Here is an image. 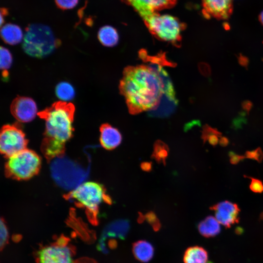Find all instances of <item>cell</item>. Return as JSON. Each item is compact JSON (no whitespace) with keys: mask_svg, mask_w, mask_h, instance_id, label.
<instances>
[{"mask_svg":"<svg viewBox=\"0 0 263 263\" xmlns=\"http://www.w3.org/2000/svg\"><path fill=\"white\" fill-rule=\"evenodd\" d=\"M119 88L133 114L155 109L164 94L175 98L167 73L160 65L157 68L144 65L126 68Z\"/></svg>","mask_w":263,"mask_h":263,"instance_id":"1","label":"cell"},{"mask_svg":"<svg viewBox=\"0 0 263 263\" xmlns=\"http://www.w3.org/2000/svg\"><path fill=\"white\" fill-rule=\"evenodd\" d=\"M75 112L73 104L59 101L38 113L45 122L41 151L48 161L64 154L66 143L73 135Z\"/></svg>","mask_w":263,"mask_h":263,"instance_id":"2","label":"cell"},{"mask_svg":"<svg viewBox=\"0 0 263 263\" xmlns=\"http://www.w3.org/2000/svg\"><path fill=\"white\" fill-rule=\"evenodd\" d=\"M64 197L67 200H74L77 207L84 208L88 219L94 225L98 223L100 205L103 202L109 205L112 203L104 187L95 182L79 184Z\"/></svg>","mask_w":263,"mask_h":263,"instance_id":"3","label":"cell"},{"mask_svg":"<svg viewBox=\"0 0 263 263\" xmlns=\"http://www.w3.org/2000/svg\"><path fill=\"white\" fill-rule=\"evenodd\" d=\"M60 44L49 26L34 23L26 28L22 48L28 55L42 58L50 55Z\"/></svg>","mask_w":263,"mask_h":263,"instance_id":"4","label":"cell"},{"mask_svg":"<svg viewBox=\"0 0 263 263\" xmlns=\"http://www.w3.org/2000/svg\"><path fill=\"white\" fill-rule=\"evenodd\" d=\"M150 33L161 40L173 45H179L181 33L186 25L179 19L170 15L151 13L142 19Z\"/></svg>","mask_w":263,"mask_h":263,"instance_id":"5","label":"cell"},{"mask_svg":"<svg viewBox=\"0 0 263 263\" xmlns=\"http://www.w3.org/2000/svg\"><path fill=\"white\" fill-rule=\"evenodd\" d=\"M41 165L40 156L35 151L26 149L7 158L4 172L8 178L26 180L38 173Z\"/></svg>","mask_w":263,"mask_h":263,"instance_id":"6","label":"cell"},{"mask_svg":"<svg viewBox=\"0 0 263 263\" xmlns=\"http://www.w3.org/2000/svg\"><path fill=\"white\" fill-rule=\"evenodd\" d=\"M28 140L19 124H7L1 129L0 151L7 158L27 149Z\"/></svg>","mask_w":263,"mask_h":263,"instance_id":"7","label":"cell"},{"mask_svg":"<svg viewBox=\"0 0 263 263\" xmlns=\"http://www.w3.org/2000/svg\"><path fill=\"white\" fill-rule=\"evenodd\" d=\"M74 248L61 237L55 243L40 248L37 252L38 263H77L75 261Z\"/></svg>","mask_w":263,"mask_h":263,"instance_id":"8","label":"cell"},{"mask_svg":"<svg viewBox=\"0 0 263 263\" xmlns=\"http://www.w3.org/2000/svg\"><path fill=\"white\" fill-rule=\"evenodd\" d=\"M10 111L13 116L19 122H29L36 117L37 107L31 98L18 96L12 101Z\"/></svg>","mask_w":263,"mask_h":263,"instance_id":"9","label":"cell"},{"mask_svg":"<svg viewBox=\"0 0 263 263\" xmlns=\"http://www.w3.org/2000/svg\"><path fill=\"white\" fill-rule=\"evenodd\" d=\"M132 6L143 19L158 11L174 7L177 0H120Z\"/></svg>","mask_w":263,"mask_h":263,"instance_id":"10","label":"cell"},{"mask_svg":"<svg viewBox=\"0 0 263 263\" xmlns=\"http://www.w3.org/2000/svg\"><path fill=\"white\" fill-rule=\"evenodd\" d=\"M210 209L215 212V217L219 223L226 228L239 221L240 209L236 203L224 201L210 207Z\"/></svg>","mask_w":263,"mask_h":263,"instance_id":"11","label":"cell"},{"mask_svg":"<svg viewBox=\"0 0 263 263\" xmlns=\"http://www.w3.org/2000/svg\"><path fill=\"white\" fill-rule=\"evenodd\" d=\"M202 13L206 18L228 19L232 13V0H202Z\"/></svg>","mask_w":263,"mask_h":263,"instance_id":"12","label":"cell"},{"mask_svg":"<svg viewBox=\"0 0 263 263\" xmlns=\"http://www.w3.org/2000/svg\"><path fill=\"white\" fill-rule=\"evenodd\" d=\"M122 139V135L116 128L107 123L100 126L99 141L106 150L115 149L120 144Z\"/></svg>","mask_w":263,"mask_h":263,"instance_id":"13","label":"cell"},{"mask_svg":"<svg viewBox=\"0 0 263 263\" xmlns=\"http://www.w3.org/2000/svg\"><path fill=\"white\" fill-rule=\"evenodd\" d=\"M130 229V223L127 220H117L110 223L104 229L100 239L108 238L124 239Z\"/></svg>","mask_w":263,"mask_h":263,"instance_id":"14","label":"cell"},{"mask_svg":"<svg viewBox=\"0 0 263 263\" xmlns=\"http://www.w3.org/2000/svg\"><path fill=\"white\" fill-rule=\"evenodd\" d=\"M1 38L4 42L9 45H16L22 39L23 33L17 25L7 23L4 25L0 30Z\"/></svg>","mask_w":263,"mask_h":263,"instance_id":"15","label":"cell"},{"mask_svg":"<svg viewBox=\"0 0 263 263\" xmlns=\"http://www.w3.org/2000/svg\"><path fill=\"white\" fill-rule=\"evenodd\" d=\"M132 253L137 260L142 263H147L152 258L154 248L148 241L139 240L133 244Z\"/></svg>","mask_w":263,"mask_h":263,"instance_id":"16","label":"cell"},{"mask_svg":"<svg viewBox=\"0 0 263 263\" xmlns=\"http://www.w3.org/2000/svg\"><path fill=\"white\" fill-rule=\"evenodd\" d=\"M220 224L215 217L208 216L199 223L198 228L202 236L207 238L212 237L216 236L220 232Z\"/></svg>","mask_w":263,"mask_h":263,"instance_id":"17","label":"cell"},{"mask_svg":"<svg viewBox=\"0 0 263 263\" xmlns=\"http://www.w3.org/2000/svg\"><path fill=\"white\" fill-rule=\"evenodd\" d=\"M207 251L199 246L188 248L186 250L183 258L184 263H207Z\"/></svg>","mask_w":263,"mask_h":263,"instance_id":"18","label":"cell"},{"mask_svg":"<svg viewBox=\"0 0 263 263\" xmlns=\"http://www.w3.org/2000/svg\"><path fill=\"white\" fill-rule=\"evenodd\" d=\"M98 39L101 43L107 47H113L118 43L119 36L116 30L109 25L102 26L98 32Z\"/></svg>","mask_w":263,"mask_h":263,"instance_id":"19","label":"cell"},{"mask_svg":"<svg viewBox=\"0 0 263 263\" xmlns=\"http://www.w3.org/2000/svg\"><path fill=\"white\" fill-rule=\"evenodd\" d=\"M12 63V56L10 51L5 47H0V69L2 71V79L7 81L9 77L8 70Z\"/></svg>","mask_w":263,"mask_h":263,"instance_id":"20","label":"cell"},{"mask_svg":"<svg viewBox=\"0 0 263 263\" xmlns=\"http://www.w3.org/2000/svg\"><path fill=\"white\" fill-rule=\"evenodd\" d=\"M56 94L60 99L68 101L74 98L75 92L71 84L66 82H61L56 86Z\"/></svg>","mask_w":263,"mask_h":263,"instance_id":"21","label":"cell"},{"mask_svg":"<svg viewBox=\"0 0 263 263\" xmlns=\"http://www.w3.org/2000/svg\"><path fill=\"white\" fill-rule=\"evenodd\" d=\"M169 151L168 146L164 142L158 140L154 144L152 158L159 163L165 164Z\"/></svg>","mask_w":263,"mask_h":263,"instance_id":"22","label":"cell"},{"mask_svg":"<svg viewBox=\"0 0 263 263\" xmlns=\"http://www.w3.org/2000/svg\"><path fill=\"white\" fill-rule=\"evenodd\" d=\"M145 220L151 225L155 231H157L160 229L161 226L160 221L154 212H148L145 215L141 213H139L138 221L142 223Z\"/></svg>","mask_w":263,"mask_h":263,"instance_id":"23","label":"cell"},{"mask_svg":"<svg viewBox=\"0 0 263 263\" xmlns=\"http://www.w3.org/2000/svg\"><path fill=\"white\" fill-rule=\"evenodd\" d=\"M244 176L245 178L251 179V182L249 186L250 190L254 193H262L263 192V183L261 180L245 175Z\"/></svg>","mask_w":263,"mask_h":263,"instance_id":"24","label":"cell"},{"mask_svg":"<svg viewBox=\"0 0 263 263\" xmlns=\"http://www.w3.org/2000/svg\"><path fill=\"white\" fill-rule=\"evenodd\" d=\"M213 134L216 135L220 137H222V133L217 130L212 128L207 125L204 126L203 128L201 136V138L203 141L204 144L207 141L208 137Z\"/></svg>","mask_w":263,"mask_h":263,"instance_id":"25","label":"cell"},{"mask_svg":"<svg viewBox=\"0 0 263 263\" xmlns=\"http://www.w3.org/2000/svg\"><path fill=\"white\" fill-rule=\"evenodd\" d=\"M246 158L254 160L261 163L263 159V152L260 147H258L252 150H247L245 153Z\"/></svg>","mask_w":263,"mask_h":263,"instance_id":"26","label":"cell"},{"mask_svg":"<svg viewBox=\"0 0 263 263\" xmlns=\"http://www.w3.org/2000/svg\"><path fill=\"white\" fill-rule=\"evenodd\" d=\"M8 231L6 224L2 219L0 220V248L2 249L6 244L8 238Z\"/></svg>","mask_w":263,"mask_h":263,"instance_id":"27","label":"cell"},{"mask_svg":"<svg viewBox=\"0 0 263 263\" xmlns=\"http://www.w3.org/2000/svg\"><path fill=\"white\" fill-rule=\"evenodd\" d=\"M57 6L63 10L70 9L75 7L78 0H55Z\"/></svg>","mask_w":263,"mask_h":263,"instance_id":"28","label":"cell"},{"mask_svg":"<svg viewBox=\"0 0 263 263\" xmlns=\"http://www.w3.org/2000/svg\"><path fill=\"white\" fill-rule=\"evenodd\" d=\"M228 155L230 163L232 165H236L245 158V156L236 154L233 151H229Z\"/></svg>","mask_w":263,"mask_h":263,"instance_id":"29","label":"cell"},{"mask_svg":"<svg viewBox=\"0 0 263 263\" xmlns=\"http://www.w3.org/2000/svg\"><path fill=\"white\" fill-rule=\"evenodd\" d=\"M218 137H219L218 136L213 134L208 137L207 141L211 146L215 147L219 141Z\"/></svg>","mask_w":263,"mask_h":263,"instance_id":"30","label":"cell"},{"mask_svg":"<svg viewBox=\"0 0 263 263\" xmlns=\"http://www.w3.org/2000/svg\"><path fill=\"white\" fill-rule=\"evenodd\" d=\"M229 141L228 139L225 136L221 137L219 141L220 145L222 147L227 146L229 144Z\"/></svg>","mask_w":263,"mask_h":263,"instance_id":"31","label":"cell"},{"mask_svg":"<svg viewBox=\"0 0 263 263\" xmlns=\"http://www.w3.org/2000/svg\"><path fill=\"white\" fill-rule=\"evenodd\" d=\"M8 13L7 10L4 8H1L0 9V25L2 26L3 23L4 22V17Z\"/></svg>","mask_w":263,"mask_h":263,"instance_id":"32","label":"cell"},{"mask_svg":"<svg viewBox=\"0 0 263 263\" xmlns=\"http://www.w3.org/2000/svg\"><path fill=\"white\" fill-rule=\"evenodd\" d=\"M142 169L145 171H149L151 169V163L148 162H144L141 166Z\"/></svg>","mask_w":263,"mask_h":263,"instance_id":"33","label":"cell"},{"mask_svg":"<svg viewBox=\"0 0 263 263\" xmlns=\"http://www.w3.org/2000/svg\"><path fill=\"white\" fill-rule=\"evenodd\" d=\"M77 263H97L94 260H82L81 261H77Z\"/></svg>","mask_w":263,"mask_h":263,"instance_id":"34","label":"cell"},{"mask_svg":"<svg viewBox=\"0 0 263 263\" xmlns=\"http://www.w3.org/2000/svg\"><path fill=\"white\" fill-rule=\"evenodd\" d=\"M259 20L262 23V24L263 25V11L259 15Z\"/></svg>","mask_w":263,"mask_h":263,"instance_id":"35","label":"cell"},{"mask_svg":"<svg viewBox=\"0 0 263 263\" xmlns=\"http://www.w3.org/2000/svg\"><path fill=\"white\" fill-rule=\"evenodd\" d=\"M261 218L263 219V212L261 214Z\"/></svg>","mask_w":263,"mask_h":263,"instance_id":"36","label":"cell"}]
</instances>
